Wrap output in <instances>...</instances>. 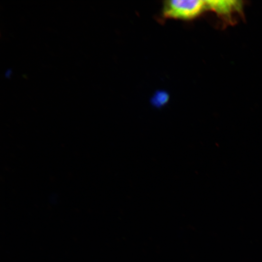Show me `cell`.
Here are the masks:
<instances>
[{
  "mask_svg": "<svg viewBox=\"0 0 262 262\" xmlns=\"http://www.w3.org/2000/svg\"><path fill=\"white\" fill-rule=\"evenodd\" d=\"M206 7L210 8L220 14L227 15L241 8L240 1L238 0H205Z\"/></svg>",
  "mask_w": 262,
  "mask_h": 262,
  "instance_id": "2",
  "label": "cell"
},
{
  "mask_svg": "<svg viewBox=\"0 0 262 262\" xmlns=\"http://www.w3.org/2000/svg\"><path fill=\"white\" fill-rule=\"evenodd\" d=\"M205 7V0H170L164 2L163 12L167 18L189 20L198 16Z\"/></svg>",
  "mask_w": 262,
  "mask_h": 262,
  "instance_id": "1",
  "label": "cell"
},
{
  "mask_svg": "<svg viewBox=\"0 0 262 262\" xmlns=\"http://www.w3.org/2000/svg\"><path fill=\"white\" fill-rule=\"evenodd\" d=\"M169 96L168 94L164 91L156 92L151 99L152 106L157 108H160L164 106L168 102Z\"/></svg>",
  "mask_w": 262,
  "mask_h": 262,
  "instance_id": "3",
  "label": "cell"
}]
</instances>
